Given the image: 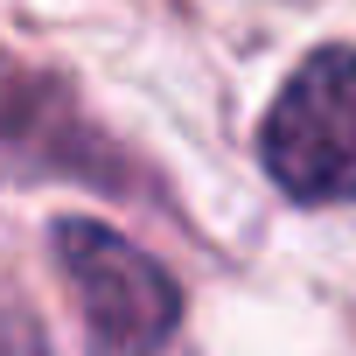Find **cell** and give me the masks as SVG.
<instances>
[{
    "mask_svg": "<svg viewBox=\"0 0 356 356\" xmlns=\"http://www.w3.org/2000/svg\"><path fill=\"white\" fill-rule=\"evenodd\" d=\"M259 161L293 203H356V49H314L280 84Z\"/></svg>",
    "mask_w": 356,
    "mask_h": 356,
    "instance_id": "cell-1",
    "label": "cell"
},
{
    "mask_svg": "<svg viewBox=\"0 0 356 356\" xmlns=\"http://www.w3.org/2000/svg\"><path fill=\"white\" fill-rule=\"evenodd\" d=\"M56 266L84 307L91 349L98 356H161L182 328V286L168 280V266H154L133 238H119L98 217H63L49 231Z\"/></svg>",
    "mask_w": 356,
    "mask_h": 356,
    "instance_id": "cell-2",
    "label": "cell"
},
{
    "mask_svg": "<svg viewBox=\"0 0 356 356\" xmlns=\"http://www.w3.org/2000/svg\"><path fill=\"white\" fill-rule=\"evenodd\" d=\"M0 182L133 189V168L49 70L0 49Z\"/></svg>",
    "mask_w": 356,
    "mask_h": 356,
    "instance_id": "cell-3",
    "label": "cell"
},
{
    "mask_svg": "<svg viewBox=\"0 0 356 356\" xmlns=\"http://www.w3.org/2000/svg\"><path fill=\"white\" fill-rule=\"evenodd\" d=\"M0 356H49V342H42V328H35V321L0 314Z\"/></svg>",
    "mask_w": 356,
    "mask_h": 356,
    "instance_id": "cell-4",
    "label": "cell"
}]
</instances>
